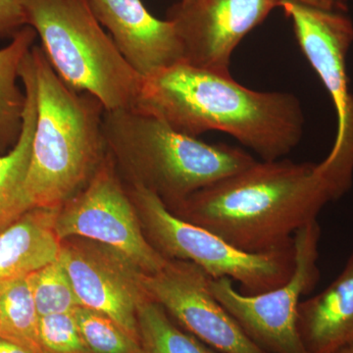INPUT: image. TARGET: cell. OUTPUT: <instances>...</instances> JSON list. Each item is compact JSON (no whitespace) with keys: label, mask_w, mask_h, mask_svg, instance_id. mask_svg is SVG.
<instances>
[{"label":"cell","mask_w":353,"mask_h":353,"mask_svg":"<svg viewBox=\"0 0 353 353\" xmlns=\"http://www.w3.org/2000/svg\"><path fill=\"white\" fill-rule=\"evenodd\" d=\"M132 109L188 136L226 132L263 161L289 154L303 137V109L294 95L250 90L231 75L185 61L143 78Z\"/></svg>","instance_id":"1"},{"label":"cell","mask_w":353,"mask_h":353,"mask_svg":"<svg viewBox=\"0 0 353 353\" xmlns=\"http://www.w3.org/2000/svg\"><path fill=\"white\" fill-rule=\"evenodd\" d=\"M334 201L318 164L255 162L190 196L172 212L246 252L292 243L294 234Z\"/></svg>","instance_id":"2"},{"label":"cell","mask_w":353,"mask_h":353,"mask_svg":"<svg viewBox=\"0 0 353 353\" xmlns=\"http://www.w3.org/2000/svg\"><path fill=\"white\" fill-rule=\"evenodd\" d=\"M37 121L24 192L30 208H60L85 188L108 155L99 99L69 88L41 46L31 50Z\"/></svg>","instance_id":"3"},{"label":"cell","mask_w":353,"mask_h":353,"mask_svg":"<svg viewBox=\"0 0 353 353\" xmlns=\"http://www.w3.org/2000/svg\"><path fill=\"white\" fill-rule=\"evenodd\" d=\"M102 131L108 154L128 172L132 185L150 190L170 211L256 162L245 150L209 145L132 108L104 111Z\"/></svg>","instance_id":"4"},{"label":"cell","mask_w":353,"mask_h":353,"mask_svg":"<svg viewBox=\"0 0 353 353\" xmlns=\"http://www.w3.org/2000/svg\"><path fill=\"white\" fill-rule=\"evenodd\" d=\"M24 6L28 26L69 88L92 94L105 110L132 108L143 77L122 57L88 0H25Z\"/></svg>","instance_id":"5"},{"label":"cell","mask_w":353,"mask_h":353,"mask_svg":"<svg viewBox=\"0 0 353 353\" xmlns=\"http://www.w3.org/2000/svg\"><path fill=\"white\" fill-rule=\"evenodd\" d=\"M131 196L152 236L153 246L165 259L190 262L211 279H231L245 294L276 289L292 277L294 241L269 252H243L212 232L178 217L145 188L132 185Z\"/></svg>","instance_id":"6"},{"label":"cell","mask_w":353,"mask_h":353,"mask_svg":"<svg viewBox=\"0 0 353 353\" xmlns=\"http://www.w3.org/2000/svg\"><path fill=\"white\" fill-rule=\"evenodd\" d=\"M279 7L292 19L299 46L336 109V139L322 167L336 185L350 189L353 182V94L347 58L353 41V23L347 0H280Z\"/></svg>","instance_id":"7"},{"label":"cell","mask_w":353,"mask_h":353,"mask_svg":"<svg viewBox=\"0 0 353 353\" xmlns=\"http://www.w3.org/2000/svg\"><path fill=\"white\" fill-rule=\"evenodd\" d=\"M320 236L317 220L294 234V271L289 281L276 289L245 294L234 289L231 279L209 280L215 299L266 353H307L297 331V310L301 297L319 281Z\"/></svg>","instance_id":"8"},{"label":"cell","mask_w":353,"mask_h":353,"mask_svg":"<svg viewBox=\"0 0 353 353\" xmlns=\"http://www.w3.org/2000/svg\"><path fill=\"white\" fill-rule=\"evenodd\" d=\"M57 231L62 241L79 236L108 245L146 275L168 263L146 240L108 153L85 188L60 208Z\"/></svg>","instance_id":"9"},{"label":"cell","mask_w":353,"mask_h":353,"mask_svg":"<svg viewBox=\"0 0 353 353\" xmlns=\"http://www.w3.org/2000/svg\"><path fill=\"white\" fill-rule=\"evenodd\" d=\"M209 280L196 265L173 259L163 270L141 277L148 296L208 347L221 353H266L215 299Z\"/></svg>","instance_id":"10"},{"label":"cell","mask_w":353,"mask_h":353,"mask_svg":"<svg viewBox=\"0 0 353 353\" xmlns=\"http://www.w3.org/2000/svg\"><path fill=\"white\" fill-rule=\"evenodd\" d=\"M280 0H181L168 11L182 41L185 62L230 74L234 50Z\"/></svg>","instance_id":"11"},{"label":"cell","mask_w":353,"mask_h":353,"mask_svg":"<svg viewBox=\"0 0 353 353\" xmlns=\"http://www.w3.org/2000/svg\"><path fill=\"white\" fill-rule=\"evenodd\" d=\"M60 260L81 306L108 316L139 341L138 308L148 296L141 282L143 272L121 253L97 241H62Z\"/></svg>","instance_id":"12"},{"label":"cell","mask_w":353,"mask_h":353,"mask_svg":"<svg viewBox=\"0 0 353 353\" xmlns=\"http://www.w3.org/2000/svg\"><path fill=\"white\" fill-rule=\"evenodd\" d=\"M88 3L122 57L143 79L185 61L174 23L155 18L141 0H88Z\"/></svg>","instance_id":"13"},{"label":"cell","mask_w":353,"mask_h":353,"mask_svg":"<svg viewBox=\"0 0 353 353\" xmlns=\"http://www.w3.org/2000/svg\"><path fill=\"white\" fill-rule=\"evenodd\" d=\"M297 331L307 353H334L353 343V252L331 285L301 301Z\"/></svg>","instance_id":"14"},{"label":"cell","mask_w":353,"mask_h":353,"mask_svg":"<svg viewBox=\"0 0 353 353\" xmlns=\"http://www.w3.org/2000/svg\"><path fill=\"white\" fill-rule=\"evenodd\" d=\"M60 208L30 209L0 234V282L31 275L59 259Z\"/></svg>","instance_id":"15"},{"label":"cell","mask_w":353,"mask_h":353,"mask_svg":"<svg viewBox=\"0 0 353 353\" xmlns=\"http://www.w3.org/2000/svg\"><path fill=\"white\" fill-rule=\"evenodd\" d=\"M20 80L26 94L22 132L16 145L0 155V234L31 209L24 192L37 121L36 74L31 52L21 67Z\"/></svg>","instance_id":"16"},{"label":"cell","mask_w":353,"mask_h":353,"mask_svg":"<svg viewBox=\"0 0 353 353\" xmlns=\"http://www.w3.org/2000/svg\"><path fill=\"white\" fill-rule=\"evenodd\" d=\"M37 37L36 31L26 26L6 48H0V155L16 145L22 132L26 94L18 80L21 67Z\"/></svg>","instance_id":"17"},{"label":"cell","mask_w":353,"mask_h":353,"mask_svg":"<svg viewBox=\"0 0 353 353\" xmlns=\"http://www.w3.org/2000/svg\"><path fill=\"white\" fill-rule=\"evenodd\" d=\"M139 341L145 353H221L183 331L150 296L138 308Z\"/></svg>","instance_id":"18"},{"label":"cell","mask_w":353,"mask_h":353,"mask_svg":"<svg viewBox=\"0 0 353 353\" xmlns=\"http://www.w3.org/2000/svg\"><path fill=\"white\" fill-rule=\"evenodd\" d=\"M39 322L29 276L0 282V334L41 353Z\"/></svg>","instance_id":"19"},{"label":"cell","mask_w":353,"mask_h":353,"mask_svg":"<svg viewBox=\"0 0 353 353\" xmlns=\"http://www.w3.org/2000/svg\"><path fill=\"white\" fill-rule=\"evenodd\" d=\"M29 281L39 317L72 312L81 306L60 257L29 275Z\"/></svg>","instance_id":"20"},{"label":"cell","mask_w":353,"mask_h":353,"mask_svg":"<svg viewBox=\"0 0 353 353\" xmlns=\"http://www.w3.org/2000/svg\"><path fill=\"white\" fill-rule=\"evenodd\" d=\"M73 313L90 352L145 353L141 343L108 316L83 306H78Z\"/></svg>","instance_id":"21"},{"label":"cell","mask_w":353,"mask_h":353,"mask_svg":"<svg viewBox=\"0 0 353 353\" xmlns=\"http://www.w3.org/2000/svg\"><path fill=\"white\" fill-rule=\"evenodd\" d=\"M39 343L41 353H92L72 312L41 316Z\"/></svg>","instance_id":"22"},{"label":"cell","mask_w":353,"mask_h":353,"mask_svg":"<svg viewBox=\"0 0 353 353\" xmlns=\"http://www.w3.org/2000/svg\"><path fill=\"white\" fill-rule=\"evenodd\" d=\"M25 0H0V38H13L28 26Z\"/></svg>","instance_id":"23"},{"label":"cell","mask_w":353,"mask_h":353,"mask_svg":"<svg viewBox=\"0 0 353 353\" xmlns=\"http://www.w3.org/2000/svg\"><path fill=\"white\" fill-rule=\"evenodd\" d=\"M0 353H39L24 343L0 334Z\"/></svg>","instance_id":"24"},{"label":"cell","mask_w":353,"mask_h":353,"mask_svg":"<svg viewBox=\"0 0 353 353\" xmlns=\"http://www.w3.org/2000/svg\"><path fill=\"white\" fill-rule=\"evenodd\" d=\"M334 353H353V343L345 345V347L341 348L340 350Z\"/></svg>","instance_id":"25"}]
</instances>
